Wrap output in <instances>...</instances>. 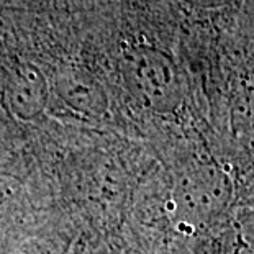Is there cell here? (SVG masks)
<instances>
[{"label":"cell","instance_id":"1","mask_svg":"<svg viewBox=\"0 0 254 254\" xmlns=\"http://www.w3.org/2000/svg\"><path fill=\"white\" fill-rule=\"evenodd\" d=\"M241 186L240 176L223 158L193 156L176 169L166 207L182 233H203L223 223Z\"/></svg>","mask_w":254,"mask_h":254},{"label":"cell","instance_id":"2","mask_svg":"<svg viewBox=\"0 0 254 254\" xmlns=\"http://www.w3.org/2000/svg\"><path fill=\"white\" fill-rule=\"evenodd\" d=\"M120 72L131 99L156 115L177 112L186 99V77L166 50L154 45H133L122 53Z\"/></svg>","mask_w":254,"mask_h":254},{"label":"cell","instance_id":"3","mask_svg":"<svg viewBox=\"0 0 254 254\" xmlns=\"http://www.w3.org/2000/svg\"><path fill=\"white\" fill-rule=\"evenodd\" d=\"M8 107L21 120H33L48 104V80L38 67L20 64L10 72L5 84Z\"/></svg>","mask_w":254,"mask_h":254},{"label":"cell","instance_id":"4","mask_svg":"<svg viewBox=\"0 0 254 254\" xmlns=\"http://www.w3.org/2000/svg\"><path fill=\"white\" fill-rule=\"evenodd\" d=\"M55 89L64 104L85 115H100L107 110V94L94 75L79 67L59 71Z\"/></svg>","mask_w":254,"mask_h":254},{"label":"cell","instance_id":"5","mask_svg":"<svg viewBox=\"0 0 254 254\" xmlns=\"http://www.w3.org/2000/svg\"><path fill=\"white\" fill-rule=\"evenodd\" d=\"M182 2L202 10H218V8L231 7V5H235L240 0H182Z\"/></svg>","mask_w":254,"mask_h":254}]
</instances>
